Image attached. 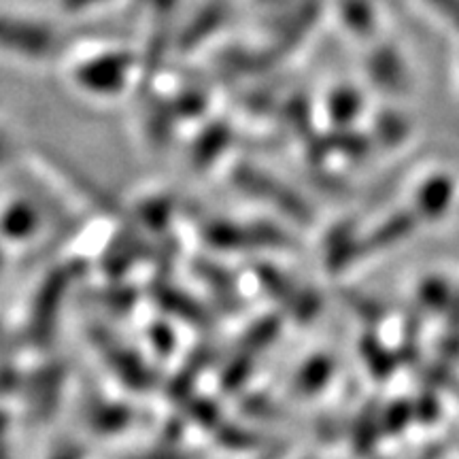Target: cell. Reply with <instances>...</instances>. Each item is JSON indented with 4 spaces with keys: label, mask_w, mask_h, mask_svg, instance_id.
Returning <instances> with one entry per match:
<instances>
[{
    "label": "cell",
    "mask_w": 459,
    "mask_h": 459,
    "mask_svg": "<svg viewBox=\"0 0 459 459\" xmlns=\"http://www.w3.org/2000/svg\"><path fill=\"white\" fill-rule=\"evenodd\" d=\"M132 71V60L124 54H105L79 62L73 79L77 88L96 96H115L124 91Z\"/></svg>",
    "instance_id": "cell-1"
},
{
    "label": "cell",
    "mask_w": 459,
    "mask_h": 459,
    "mask_svg": "<svg viewBox=\"0 0 459 459\" xmlns=\"http://www.w3.org/2000/svg\"><path fill=\"white\" fill-rule=\"evenodd\" d=\"M417 209L428 220H440L453 206H459V187L455 177L449 172H432L423 177L415 194Z\"/></svg>",
    "instance_id": "cell-2"
},
{
    "label": "cell",
    "mask_w": 459,
    "mask_h": 459,
    "mask_svg": "<svg viewBox=\"0 0 459 459\" xmlns=\"http://www.w3.org/2000/svg\"><path fill=\"white\" fill-rule=\"evenodd\" d=\"M372 82L378 83V88L389 91V94H404L411 88V71L406 65V57L395 48H378L372 56L370 66Z\"/></svg>",
    "instance_id": "cell-3"
},
{
    "label": "cell",
    "mask_w": 459,
    "mask_h": 459,
    "mask_svg": "<svg viewBox=\"0 0 459 459\" xmlns=\"http://www.w3.org/2000/svg\"><path fill=\"white\" fill-rule=\"evenodd\" d=\"M423 4L459 37V0H423Z\"/></svg>",
    "instance_id": "cell-4"
}]
</instances>
